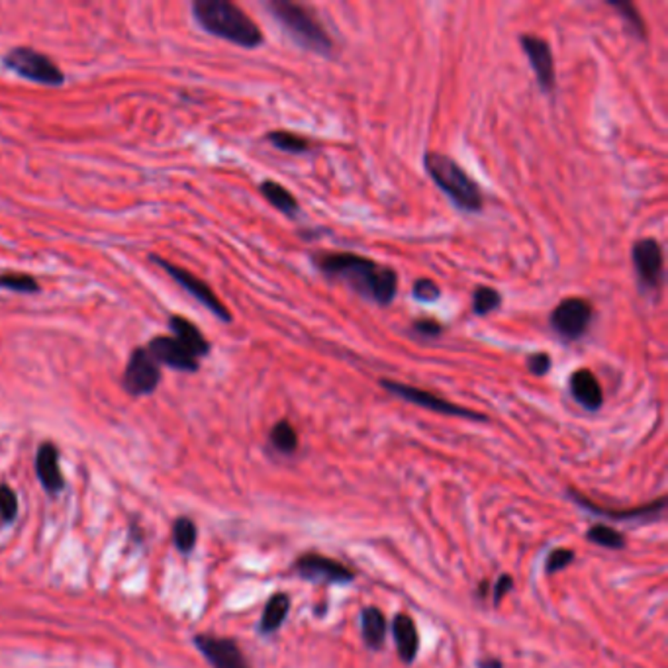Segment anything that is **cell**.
<instances>
[{"label": "cell", "mask_w": 668, "mask_h": 668, "mask_svg": "<svg viewBox=\"0 0 668 668\" xmlns=\"http://www.w3.org/2000/svg\"><path fill=\"white\" fill-rule=\"evenodd\" d=\"M310 261L318 273L331 280H343L359 297L379 306H389L398 292L394 268L369 257L347 251H316L310 255Z\"/></svg>", "instance_id": "1"}, {"label": "cell", "mask_w": 668, "mask_h": 668, "mask_svg": "<svg viewBox=\"0 0 668 668\" xmlns=\"http://www.w3.org/2000/svg\"><path fill=\"white\" fill-rule=\"evenodd\" d=\"M192 16L204 32L234 46L255 49L265 42L259 25L248 16V12L229 0H195Z\"/></svg>", "instance_id": "2"}, {"label": "cell", "mask_w": 668, "mask_h": 668, "mask_svg": "<svg viewBox=\"0 0 668 668\" xmlns=\"http://www.w3.org/2000/svg\"><path fill=\"white\" fill-rule=\"evenodd\" d=\"M265 6L302 49L316 56H331L333 40L310 6L292 0H268Z\"/></svg>", "instance_id": "3"}, {"label": "cell", "mask_w": 668, "mask_h": 668, "mask_svg": "<svg viewBox=\"0 0 668 668\" xmlns=\"http://www.w3.org/2000/svg\"><path fill=\"white\" fill-rule=\"evenodd\" d=\"M423 167H426V173L431 181L451 198L459 210L471 214L482 210L484 198L481 187L453 157L443 156L438 151H428L423 156Z\"/></svg>", "instance_id": "4"}, {"label": "cell", "mask_w": 668, "mask_h": 668, "mask_svg": "<svg viewBox=\"0 0 668 668\" xmlns=\"http://www.w3.org/2000/svg\"><path fill=\"white\" fill-rule=\"evenodd\" d=\"M5 67L20 75L22 79L46 86L66 85V75L56 66L54 59L32 47H15L5 56Z\"/></svg>", "instance_id": "5"}, {"label": "cell", "mask_w": 668, "mask_h": 668, "mask_svg": "<svg viewBox=\"0 0 668 668\" xmlns=\"http://www.w3.org/2000/svg\"><path fill=\"white\" fill-rule=\"evenodd\" d=\"M380 387L384 390H387V392H390L392 396L402 398V400H406L410 404L421 406V408L431 410V412H438V414H443V416L467 418V420H472V421H486L488 420L484 414L474 412V410L462 408L459 404H453V402L445 400V398H441L438 394H433L430 390H423V389H418V387H410V384H404V382L390 380V379H382L380 380Z\"/></svg>", "instance_id": "6"}, {"label": "cell", "mask_w": 668, "mask_h": 668, "mask_svg": "<svg viewBox=\"0 0 668 668\" xmlns=\"http://www.w3.org/2000/svg\"><path fill=\"white\" fill-rule=\"evenodd\" d=\"M594 310L592 304L581 297L564 299L553 312H551L549 324L557 336L564 341H576L586 336V331L592 324Z\"/></svg>", "instance_id": "7"}, {"label": "cell", "mask_w": 668, "mask_h": 668, "mask_svg": "<svg viewBox=\"0 0 668 668\" xmlns=\"http://www.w3.org/2000/svg\"><path fill=\"white\" fill-rule=\"evenodd\" d=\"M161 382V367L146 347H136L124 370V390L130 396H147L156 392Z\"/></svg>", "instance_id": "8"}, {"label": "cell", "mask_w": 668, "mask_h": 668, "mask_svg": "<svg viewBox=\"0 0 668 668\" xmlns=\"http://www.w3.org/2000/svg\"><path fill=\"white\" fill-rule=\"evenodd\" d=\"M149 259L156 263L157 267H161L163 271L169 275L178 287H183L188 294H192L202 306H207L208 310L218 318L222 319V322H231V314L228 308L222 304V300L216 297V292L207 285V282L200 280L198 277H195L192 273L185 271L183 267L178 265H173L169 261H165L163 257H157V255H151Z\"/></svg>", "instance_id": "9"}, {"label": "cell", "mask_w": 668, "mask_h": 668, "mask_svg": "<svg viewBox=\"0 0 668 668\" xmlns=\"http://www.w3.org/2000/svg\"><path fill=\"white\" fill-rule=\"evenodd\" d=\"M632 261L641 288L657 292L663 287L664 278V259L659 241L653 238L635 241L632 249Z\"/></svg>", "instance_id": "10"}, {"label": "cell", "mask_w": 668, "mask_h": 668, "mask_svg": "<svg viewBox=\"0 0 668 668\" xmlns=\"http://www.w3.org/2000/svg\"><path fill=\"white\" fill-rule=\"evenodd\" d=\"M294 572L304 581L319 584H349L355 581V572L345 564L316 553L302 555L294 562Z\"/></svg>", "instance_id": "11"}, {"label": "cell", "mask_w": 668, "mask_h": 668, "mask_svg": "<svg viewBox=\"0 0 668 668\" xmlns=\"http://www.w3.org/2000/svg\"><path fill=\"white\" fill-rule=\"evenodd\" d=\"M520 44L525 57L530 59V66L537 76L539 88L543 93H553L557 85V75H555V63H553V51L547 40L533 34H523L520 37Z\"/></svg>", "instance_id": "12"}, {"label": "cell", "mask_w": 668, "mask_h": 668, "mask_svg": "<svg viewBox=\"0 0 668 668\" xmlns=\"http://www.w3.org/2000/svg\"><path fill=\"white\" fill-rule=\"evenodd\" d=\"M195 645L212 668H251L236 641L202 633L195 637Z\"/></svg>", "instance_id": "13"}, {"label": "cell", "mask_w": 668, "mask_h": 668, "mask_svg": "<svg viewBox=\"0 0 668 668\" xmlns=\"http://www.w3.org/2000/svg\"><path fill=\"white\" fill-rule=\"evenodd\" d=\"M146 349L153 359H156L159 367L165 365L183 372H197L200 369L198 359L192 357L173 336L153 338Z\"/></svg>", "instance_id": "14"}, {"label": "cell", "mask_w": 668, "mask_h": 668, "mask_svg": "<svg viewBox=\"0 0 668 668\" xmlns=\"http://www.w3.org/2000/svg\"><path fill=\"white\" fill-rule=\"evenodd\" d=\"M574 502L581 506L586 511H592L596 516H603L610 520H651L654 516H661L666 508V498L661 496L659 500H653V502L645 504V506H637V508H627V510H612L606 506H598L596 502H592L590 498H584L581 492L571 491L569 492Z\"/></svg>", "instance_id": "15"}, {"label": "cell", "mask_w": 668, "mask_h": 668, "mask_svg": "<svg viewBox=\"0 0 668 668\" xmlns=\"http://www.w3.org/2000/svg\"><path fill=\"white\" fill-rule=\"evenodd\" d=\"M35 474L49 494H57L66 486L59 469V451L54 443H42L35 453Z\"/></svg>", "instance_id": "16"}, {"label": "cell", "mask_w": 668, "mask_h": 668, "mask_svg": "<svg viewBox=\"0 0 668 668\" xmlns=\"http://www.w3.org/2000/svg\"><path fill=\"white\" fill-rule=\"evenodd\" d=\"M569 389L574 400L582 408L590 410V412H596V410L602 408L603 392L592 370L588 369L574 370L569 380Z\"/></svg>", "instance_id": "17"}, {"label": "cell", "mask_w": 668, "mask_h": 668, "mask_svg": "<svg viewBox=\"0 0 668 668\" xmlns=\"http://www.w3.org/2000/svg\"><path fill=\"white\" fill-rule=\"evenodd\" d=\"M392 635H394L398 657H400L404 664H412L418 657V649H420V637H418V629L414 625V620L406 613H398L392 622Z\"/></svg>", "instance_id": "18"}, {"label": "cell", "mask_w": 668, "mask_h": 668, "mask_svg": "<svg viewBox=\"0 0 668 668\" xmlns=\"http://www.w3.org/2000/svg\"><path fill=\"white\" fill-rule=\"evenodd\" d=\"M169 329L173 331V338L181 343L185 349L197 359L207 357L210 353V341L202 336V331L183 316L169 318Z\"/></svg>", "instance_id": "19"}, {"label": "cell", "mask_w": 668, "mask_h": 668, "mask_svg": "<svg viewBox=\"0 0 668 668\" xmlns=\"http://www.w3.org/2000/svg\"><path fill=\"white\" fill-rule=\"evenodd\" d=\"M361 632L365 645L372 651H380L387 641V618L379 608H365L361 613Z\"/></svg>", "instance_id": "20"}, {"label": "cell", "mask_w": 668, "mask_h": 668, "mask_svg": "<svg viewBox=\"0 0 668 668\" xmlns=\"http://www.w3.org/2000/svg\"><path fill=\"white\" fill-rule=\"evenodd\" d=\"M288 610H290V598L287 594L278 592V594L268 598L267 606L263 610V615H261L259 633L271 635V633L278 632V629L282 627V623H285V620H287Z\"/></svg>", "instance_id": "21"}, {"label": "cell", "mask_w": 668, "mask_h": 668, "mask_svg": "<svg viewBox=\"0 0 668 668\" xmlns=\"http://www.w3.org/2000/svg\"><path fill=\"white\" fill-rule=\"evenodd\" d=\"M259 192L265 197V200L271 204L273 208H277L278 212H282L285 216L292 218V216H297L300 212L297 197H294L292 192L282 187L280 183L263 181L261 187H259Z\"/></svg>", "instance_id": "22"}, {"label": "cell", "mask_w": 668, "mask_h": 668, "mask_svg": "<svg viewBox=\"0 0 668 668\" xmlns=\"http://www.w3.org/2000/svg\"><path fill=\"white\" fill-rule=\"evenodd\" d=\"M268 440H271L275 451L282 455H292V453H297V449H299V433L292 428V423L287 420L275 423L271 435H268Z\"/></svg>", "instance_id": "23"}, {"label": "cell", "mask_w": 668, "mask_h": 668, "mask_svg": "<svg viewBox=\"0 0 668 668\" xmlns=\"http://www.w3.org/2000/svg\"><path fill=\"white\" fill-rule=\"evenodd\" d=\"M267 139H268V144L275 146L277 149L285 151V153H292V156H300V153H306L308 149L312 147L310 139H306L299 134L285 132V130H277V132L267 134Z\"/></svg>", "instance_id": "24"}, {"label": "cell", "mask_w": 668, "mask_h": 668, "mask_svg": "<svg viewBox=\"0 0 668 668\" xmlns=\"http://www.w3.org/2000/svg\"><path fill=\"white\" fill-rule=\"evenodd\" d=\"M586 539L590 543L606 547V549H623L625 547V535L606 523H598L594 525V528H590L586 531Z\"/></svg>", "instance_id": "25"}, {"label": "cell", "mask_w": 668, "mask_h": 668, "mask_svg": "<svg viewBox=\"0 0 668 668\" xmlns=\"http://www.w3.org/2000/svg\"><path fill=\"white\" fill-rule=\"evenodd\" d=\"M197 525L188 518H178L173 525V543L181 553H190L197 545Z\"/></svg>", "instance_id": "26"}, {"label": "cell", "mask_w": 668, "mask_h": 668, "mask_svg": "<svg viewBox=\"0 0 668 668\" xmlns=\"http://www.w3.org/2000/svg\"><path fill=\"white\" fill-rule=\"evenodd\" d=\"M502 306V297L492 287H479L472 294V312L477 316H488Z\"/></svg>", "instance_id": "27"}, {"label": "cell", "mask_w": 668, "mask_h": 668, "mask_svg": "<svg viewBox=\"0 0 668 668\" xmlns=\"http://www.w3.org/2000/svg\"><path fill=\"white\" fill-rule=\"evenodd\" d=\"M610 6L620 12V16L625 20L627 28L632 30L633 35L641 37V40H645V35H647L645 34V22H643V18H641L639 10H637V6L633 3H625V0L618 3V0H612Z\"/></svg>", "instance_id": "28"}, {"label": "cell", "mask_w": 668, "mask_h": 668, "mask_svg": "<svg viewBox=\"0 0 668 668\" xmlns=\"http://www.w3.org/2000/svg\"><path fill=\"white\" fill-rule=\"evenodd\" d=\"M0 288L20 294H34L40 292V285L32 275L25 273H3L0 275Z\"/></svg>", "instance_id": "29"}, {"label": "cell", "mask_w": 668, "mask_h": 668, "mask_svg": "<svg viewBox=\"0 0 668 668\" xmlns=\"http://www.w3.org/2000/svg\"><path fill=\"white\" fill-rule=\"evenodd\" d=\"M412 297L414 300L418 302H423V304H431V302H438L440 297H441V288L438 287V282H433L431 278H420L414 282L412 287Z\"/></svg>", "instance_id": "30"}, {"label": "cell", "mask_w": 668, "mask_h": 668, "mask_svg": "<svg viewBox=\"0 0 668 668\" xmlns=\"http://www.w3.org/2000/svg\"><path fill=\"white\" fill-rule=\"evenodd\" d=\"M18 516V498L8 484H0V518L6 523L15 521Z\"/></svg>", "instance_id": "31"}, {"label": "cell", "mask_w": 668, "mask_h": 668, "mask_svg": "<svg viewBox=\"0 0 668 668\" xmlns=\"http://www.w3.org/2000/svg\"><path fill=\"white\" fill-rule=\"evenodd\" d=\"M574 553L571 549H555L551 551L549 557H547V564H545V571L549 574H555V572H561L569 567V564H572L574 561Z\"/></svg>", "instance_id": "32"}, {"label": "cell", "mask_w": 668, "mask_h": 668, "mask_svg": "<svg viewBox=\"0 0 668 668\" xmlns=\"http://www.w3.org/2000/svg\"><path fill=\"white\" fill-rule=\"evenodd\" d=\"M412 329L418 333V336L428 338V339L440 338L441 333H443V326L438 322V319H433V318H420V319H416V322L412 324Z\"/></svg>", "instance_id": "33"}, {"label": "cell", "mask_w": 668, "mask_h": 668, "mask_svg": "<svg viewBox=\"0 0 668 668\" xmlns=\"http://www.w3.org/2000/svg\"><path fill=\"white\" fill-rule=\"evenodd\" d=\"M528 370L535 377H545L551 370V355L549 353H533L528 357Z\"/></svg>", "instance_id": "34"}, {"label": "cell", "mask_w": 668, "mask_h": 668, "mask_svg": "<svg viewBox=\"0 0 668 668\" xmlns=\"http://www.w3.org/2000/svg\"><path fill=\"white\" fill-rule=\"evenodd\" d=\"M511 588H513V578H511V576L502 574V576L498 578L496 584H494V588H492V600H494V606H498V603L502 602V598H504L508 592H511Z\"/></svg>", "instance_id": "35"}, {"label": "cell", "mask_w": 668, "mask_h": 668, "mask_svg": "<svg viewBox=\"0 0 668 668\" xmlns=\"http://www.w3.org/2000/svg\"><path fill=\"white\" fill-rule=\"evenodd\" d=\"M479 668H502V663L496 661V659H486V661L479 663Z\"/></svg>", "instance_id": "36"}]
</instances>
